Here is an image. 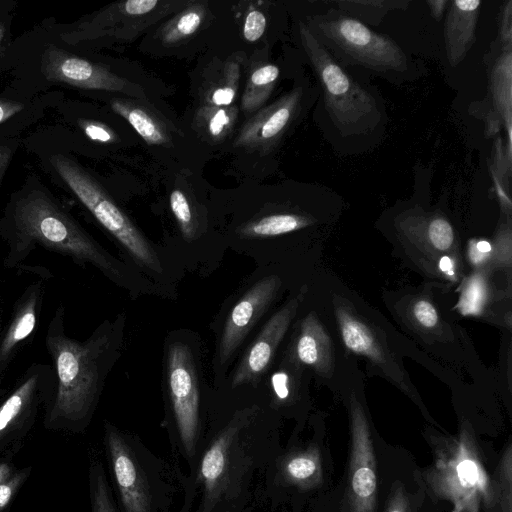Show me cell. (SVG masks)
I'll list each match as a JSON object with an SVG mask.
<instances>
[{"instance_id":"cell-1","label":"cell","mask_w":512,"mask_h":512,"mask_svg":"<svg viewBox=\"0 0 512 512\" xmlns=\"http://www.w3.org/2000/svg\"><path fill=\"white\" fill-rule=\"evenodd\" d=\"M66 309L60 304L44 337L52 360L55 391L44 413L48 429L77 432L93 414L116 348L114 325L101 324L86 340L71 338L65 328Z\"/></svg>"},{"instance_id":"cell-2","label":"cell","mask_w":512,"mask_h":512,"mask_svg":"<svg viewBox=\"0 0 512 512\" xmlns=\"http://www.w3.org/2000/svg\"><path fill=\"white\" fill-rule=\"evenodd\" d=\"M0 237L6 245L5 268L20 267L40 246L78 265L90 264L117 284H127L126 267L42 190L22 194L9 206L0 223Z\"/></svg>"},{"instance_id":"cell-3","label":"cell","mask_w":512,"mask_h":512,"mask_svg":"<svg viewBox=\"0 0 512 512\" xmlns=\"http://www.w3.org/2000/svg\"><path fill=\"white\" fill-rule=\"evenodd\" d=\"M299 34L334 127L345 137L373 133L384 120L383 107L376 95L352 78L306 24H300Z\"/></svg>"},{"instance_id":"cell-4","label":"cell","mask_w":512,"mask_h":512,"mask_svg":"<svg viewBox=\"0 0 512 512\" xmlns=\"http://www.w3.org/2000/svg\"><path fill=\"white\" fill-rule=\"evenodd\" d=\"M306 25L342 66L357 65L383 75L409 70L408 56L394 40L338 8L313 16Z\"/></svg>"},{"instance_id":"cell-5","label":"cell","mask_w":512,"mask_h":512,"mask_svg":"<svg viewBox=\"0 0 512 512\" xmlns=\"http://www.w3.org/2000/svg\"><path fill=\"white\" fill-rule=\"evenodd\" d=\"M51 163L79 201L129 252L134 261L161 274L160 259L151 244L99 183L78 163L64 155H54Z\"/></svg>"},{"instance_id":"cell-6","label":"cell","mask_w":512,"mask_h":512,"mask_svg":"<svg viewBox=\"0 0 512 512\" xmlns=\"http://www.w3.org/2000/svg\"><path fill=\"white\" fill-rule=\"evenodd\" d=\"M426 479L432 494L450 500L453 510L474 493L480 494L487 508L497 505L494 481L489 479L475 441L467 431L437 448L436 460Z\"/></svg>"},{"instance_id":"cell-7","label":"cell","mask_w":512,"mask_h":512,"mask_svg":"<svg viewBox=\"0 0 512 512\" xmlns=\"http://www.w3.org/2000/svg\"><path fill=\"white\" fill-rule=\"evenodd\" d=\"M54 391V370L46 363L31 364L11 387L0 388V456L16 448L40 410L46 411Z\"/></svg>"},{"instance_id":"cell-8","label":"cell","mask_w":512,"mask_h":512,"mask_svg":"<svg viewBox=\"0 0 512 512\" xmlns=\"http://www.w3.org/2000/svg\"><path fill=\"white\" fill-rule=\"evenodd\" d=\"M186 4L184 1L159 0L113 3L61 37L71 44L102 37L131 40L162 17Z\"/></svg>"},{"instance_id":"cell-9","label":"cell","mask_w":512,"mask_h":512,"mask_svg":"<svg viewBox=\"0 0 512 512\" xmlns=\"http://www.w3.org/2000/svg\"><path fill=\"white\" fill-rule=\"evenodd\" d=\"M167 383L182 444L192 454L199 426V389L192 352L183 343L168 349Z\"/></svg>"},{"instance_id":"cell-10","label":"cell","mask_w":512,"mask_h":512,"mask_svg":"<svg viewBox=\"0 0 512 512\" xmlns=\"http://www.w3.org/2000/svg\"><path fill=\"white\" fill-rule=\"evenodd\" d=\"M348 502L350 512H375L377 473L369 424L362 406L351 400Z\"/></svg>"},{"instance_id":"cell-11","label":"cell","mask_w":512,"mask_h":512,"mask_svg":"<svg viewBox=\"0 0 512 512\" xmlns=\"http://www.w3.org/2000/svg\"><path fill=\"white\" fill-rule=\"evenodd\" d=\"M42 72L53 82L66 83L82 89L104 90L143 98L137 84L118 76L106 67L49 45L43 53Z\"/></svg>"},{"instance_id":"cell-12","label":"cell","mask_w":512,"mask_h":512,"mask_svg":"<svg viewBox=\"0 0 512 512\" xmlns=\"http://www.w3.org/2000/svg\"><path fill=\"white\" fill-rule=\"evenodd\" d=\"M105 443L124 511L151 512L150 483L132 448L109 424H106Z\"/></svg>"},{"instance_id":"cell-13","label":"cell","mask_w":512,"mask_h":512,"mask_svg":"<svg viewBox=\"0 0 512 512\" xmlns=\"http://www.w3.org/2000/svg\"><path fill=\"white\" fill-rule=\"evenodd\" d=\"M281 282L275 275L257 281L234 305L225 322L218 357L225 364L274 300Z\"/></svg>"},{"instance_id":"cell-14","label":"cell","mask_w":512,"mask_h":512,"mask_svg":"<svg viewBox=\"0 0 512 512\" xmlns=\"http://www.w3.org/2000/svg\"><path fill=\"white\" fill-rule=\"evenodd\" d=\"M304 88L296 87L273 104L255 113L240 129L234 145L247 149H264L278 142L299 115Z\"/></svg>"},{"instance_id":"cell-15","label":"cell","mask_w":512,"mask_h":512,"mask_svg":"<svg viewBox=\"0 0 512 512\" xmlns=\"http://www.w3.org/2000/svg\"><path fill=\"white\" fill-rule=\"evenodd\" d=\"M43 280L25 287L0 331V388L19 349L34 333L44 301Z\"/></svg>"},{"instance_id":"cell-16","label":"cell","mask_w":512,"mask_h":512,"mask_svg":"<svg viewBox=\"0 0 512 512\" xmlns=\"http://www.w3.org/2000/svg\"><path fill=\"white\" fill-rule=\"evenodd\" d=\"M297 307L298 298L292 299L266 322L235 370L232 378L233 387L252 383L265 373Z\"/></svg>"},{"instance_id":"cell-17","label":"cell","mask_w":512,"mask_h":512,"mask_svg":"<svg viewBox=\"0 0 512 512\" xmlns=\"http://www.w3.org/2000/svg\"><path fill=\"white\" fill-rule=\"evenodd\" d=\"M488 131L499 132L503 127L507 133L506 149L511 158L512 120V52L502 49L489 69Z\"/></svg>"},{"instance_id":"cell-18","label":"cell","mask_w":512,"mask_h":512,"mask_svg":"<svg viewBox=\"0 0 512 512\" xmlns=\"http://www.w3.org/2000/svg\"><path fill=\"white\" fill-rule=\"evenodd\" d=\"M479 0H453L448 4L444 21V45L451 66L459 65L475 42L480 13Z\"/></svg>"},{"instance_id":"cell-19","label":"cell","mask_w":512,"mask_h":512,"mask_svg":"<svg viewBox=\"0 0 512 512\" xmlns=\"http://www.w3.org/2000/svg\"><path fill=\"white\" fill-rule=\"evenodd\" d=\"M330 337L314 314H309L301 324L296 343V355L300 362L319 372H328L332 366Z\"/></svg>"},{"instance_id":"cell-20","label":"cell","mask_w":512,"mask_h":512,"mask_svg":"<svg viewBox=\"0 0 512 512\" xmlns=\"http://www.w3.org/2000/svg\"><path fill=\"white\" fill-rule=\"evenodd\" d=\"M110 105L150 145H166L171 141L164 122L146 106L127 99H113Z\"/></svg>"},{"instance_id":"cell-21","label":"cell","mask_w":512,"mask_h":512,"mask_svg":"<svg viewBox=\"0 0 512 512\" xmlns=\"http://www.w3.org/2000/svg\"><path fill=\"white\" fill-rule=\"evenodd\" d=\"M337 320L345 346L373 362H385V354L375 334L356 315L344 307L337 309Z\"/></svg>"},{"instance_id":"cell-22","label":"cell","mask_w":512,"mask_h":512,"mask_svg":"<svg viewBox=\"0 0 512 512\" xmlns=\"http://www.w3.org/2000/svg\"><path fill=\"white\" fill-rule=\"evenodd\" d=\"M240 80V65L229 61L222 65L211 80L204 85L202 105L214 107L231 106L235 100Z\"/></svg>"},{"instance_id":"cell-23","label":"cell","mask_w":512,"mask_h":512,"mask_svg":"<svg viewBox=\"0 0 512 512\" xmlns=\"http://www.w3.org/2000/svg\"><path fill=\"white\" fill-rule=\"evenodd\" d=\"M206 17L203 3L189 2L176 16L159 30V38L166 46L176 45L195 34Z\"/></svg>"},{"instance_id":"cell-24","label":"cell","mask_w":512,"mask_h":512,"mask_svg":"<svg viewBox=\"0 0 512 512\" xmlns=\"http://www.w3.org/2000/svg\"><path fill=\"white\" fill-rule=\"evenodd\" d=\"M238 115L237 107H214L201 105L195 116V125L200 134L212 142L224 140L232 131Z\"/></svg>"},{"instance_id":"cell-25","label":"cell","mask_w":512,"mask_h":512,"mask_svg":"<svg viewBox=\"0 0 512 512\" xmlns=\"http://www.w3.org/2000/svg\"><path fill=\"white\" fill-rule=\"evenodd\" d=\"M279 73V68L273 64L258 66L250 73L241 101L243 112L251 114L263 106L274 89Z\"/></svg>"},{"instance_id":"cell-26","label":"cell","mask_w":512,"mask_h":512,"mask_svg":"<svg viewBox=\"0 0 512 512\" xmlns=\"http://www.w3.org/2000/svg\"><path fill=\"white\" fill-rule=\"evenodd\" d=\"M313 223V219L295 213L268 215L248 223L241 229L244 237H271L303 229Z\"/></svg>"},{"instance_id":"cell-27","label":"cell","mask_w":512,"mask_h":512,"mask_svg":"<svg viewBox=\"0 0 512 512\" xmlns=\"http://www.w3.org/2000/svg\"><path fill=\"white\" fill-rule=\"evenodd\" d=\"M338 9L363 24L379 25L382 19L393 10L405 9V0H341L336 1Z\"/></svg>"},{"instance_id":"cell-28","label":"cell","mask_w":512,"mask_h":512,"mask_svg":"<svg viewBox=\"0 0 512 512\" xmlns=\"http://www.w3.org/2000/svg\"><path fill=\"white\" fill-rule=\"evenodd\" d=\"M284 472L288 480L302 487L318 484L322 478L321 458L317 448H309L290 457Z\"/></svg>"},{"instance_id":"cell-29","label":"cell","mask_w":512,"mask_h":512,"mask_svg":"<svg viewBox=\"0 0 512 512\" xmlns=\"http://www.w3.org/2000/svg\"><path fill=\"white\" fill-rule=\"evenodd\" d=\"M488 299V284L482 273L472 275L463 286L456 308L465 316H478Z\"/></svg>"},{"instance_id":"cell-30","label":"cell","mask_w":512,"mask_h":512,"mask_svg":"<svg viewBox=\"0 0 512 512\" xmlns=\"http://www.w3.org/2000/svg\"><path fill=\"white\" fill-rule=\"evenodd\" d=\"M228 443L229 436L224 435L216 440L204 455L201 472L207 488L214 487L225 471Z\"/></svg>"},{"instance_id":"cell-31","label":"cell","mask_w":512,"mask_h":512,"mask_svg":"<svg viewBox=\"0 0 512 512\" xmlns=\"http://www.w3.org/2000/svg\"><path fill=\"white\" fill-rule=\"evenodd\" d=\"M90 498L93 512H117L101 463L91 462L89 470Z\"/></svg>"},{"instance_id":"cell-32","label":"cell","mask_w":512,"mask_h":512,"mask_svg":"<svg viewBox=\"0 0 512 512\" xmlns=\"http://www.w3.org/2000/svg\"><path fill=\"white\" fill-rule=\"evenodd\" d=\"M494 481L497 505L501 512L512 511V448L508 444L497 467Z\"/></svg>"},{"instance_id":"cell-33","label":"cell","mask_w":512,"mask_h":512,"mask_svg":"<svg viewBox=\"0 0 512 512\" xmlns=\"http://www.w3.org/2000/svg\"><path fill=\"white\" fill-rule=\"evenodd\" d=\"M170 207L184 238L193 239L196 231L193 213L188 198L180 189L171 192Z\"/></svg>"},{"instance_id":"cell-34","label":"cell","mask_w":512,"mask_h":512,"mask_svg":"<svg viewBox=\"0 0 512 512\" xmlns=\"http://www.w3.org/2000/svg\"><path fill=\"white\" fill-rule=\"evenodd\" d=\"M427 236L434 248L445 251L451 248L454 242V231L444 217H433L427 226Z\"/></svg>"},{"instance_id":"cell-35","label":"cell","mask_w":512,"mask_h":512,"mask_svg":"<svg viewBox=\"0 0 512 512\" xmlns=\"http://www.w3.org/2000/svg\"><path fill=\"white\" fill-rule=\"evenodd\" d=\"M30 473V467L17 468L14 473L0 485V512H7L10 504Z\"/></svg>"},{"instance_id":"cell-36","label":"cell","mask_w":512,"mask_h":512,"mask_svg":"<svg viewBox=\"0 0 512 512\" xmlns=\"http://www.w3.org/2000/svg\"><path fill=\"white\" fill-rule=\"evenodd\" d=\"M265 15L256 9H251L244 20L243 36L249 42H255L260 39L266 29Z\"/></svg>"},{"instance_id":"cell-37","label":"cell","mask_w":512,"mask_h":512,"mask_svg":"<svg viewBox=\"0 0 512 512\" xmlns=\"http://www.w3.org/2000/svg\"><path fill=\"white\" fill-rule=\"evenodd\" d=\"M80 126L86 136L98 143H111L116 139L113 131L101 122L94 120H81Z\"/></svg>"},{"instance_id":"cell-38","label":"cell","mask_w":512,"mask_h":512,"mask_svg":"<svg viewBox=\"0 0 512 512\" xmlns=\"http://www.w3.org/2000/svg\"><path fill=\"white\" fill-rule=\"evenodd\" d=\"M413 314L418 323L425 328H433L438 323V313L427 300L421 299L414 304Z\"/></svg>"},{"instance_id":"cell-39","label":"cell","mask_w":512,"mask_h":512,"mask_svg":"<svg viewBox=\"0 0 512 512\" xmlns=\"http://www.w3.org/2000/svg\"><path fill=\"white\" fill-rule=\"evenodd\" d=\"M512 2L507 1L501 11L499 25L500 48L510 49L512 47Z\"/></svg>"},{"instance_id":"cell-40","label":"cell","mask_w":512,"mask_h":512,"mask_svg":"<svg viewBox=\"0 0 512 512\" xmlns=\"http://www.w3.org/2000/svg\"><path fill=\"white\" fill-rule=\"evenodd\" d=\"M385 512H410V502L401 484L393 489Z\"/></svg>"},{"instance_id":"cell-41","label":"cell","mask_w":512,"mask_h":512,"mask_svg":"<svg viewBox=\"0 0 512 512\" xmlns=\"http://www.w3.org/2000/svg\"><path fill=\"white\" fill-rule=\"evenodd\" d=\"M492 251L490 242L486 240L473 241L469 246V257L474 264L485 261Z\"/></svg>"},{"instance_id":"cell-42","label":"cell","mask_w":512,"mask_h":512,"mask_svg":"<svg viewBox=\"0 0 512 512\" xmlns=\"http://www.w3.org/2000/svg\"><path fill=\"white\" fill-rule=\"evenodd\" d=\"M271 384L275 395L279 400H285L289 396V377L283 372L279 371L273 374Z\"/></svg>"},{"instance_id":"cell-43","label":"cell","mask_w":512,"mask_h":512,"mask_svg":"<svg viewBox=\"0 0 512 512\" xmlns=\"http://www.w3.org/2000/svg\"><path fill=\"white\" fill-rule=\"evenodd\" d=\"M23 109V104L16 101L0 99V123L8 120Z\"/></svg>"},{"instance_id":"cell-44","label":"cell","mask_w":512,"mask_h":512,"mask_svg":"<svg viewBox=\"0 0 512 512\" xmlns=\"http://www.w3.org/2000/svg\"><path fill=\"white\" fill-rule=\"evenodd\" d=\"M482 499L479 493H474L468 497L462 505L452 512H479L480 503Z\"/></svg>"},{"instance_id":"cell-45","label":"cell","mask_w":512,"mask_h":512,"mask_svg":"<svg viewBox=\"0 0 512 512\" xmlns=\"http://www.w3.org/2000/svg\"><path fill=\"white\" fill-rule=\"evenodd\" d=\"M17 468L11 461L8 454L0 456V485L11 476Z\"/></svg>"},{"instance_id":"cell-46","label":"cell","mask_w":512,"mask_h":512,"mask_svg":"<svg viewBox=\"0 0 512 512\" xmlns=\"http://www.w3.org/2000/svg\"><path fill=\"white\" fill-rule=\"evenodd\" d=\"M427 4L430 8L433 18H435L437 21H440L446 7L449 4V1H447V0H429V1H427Z\"/></svg>"},{"instance_id":"cell-47","label":"cell","mask_w":512,"mask_h":512,"mask_svg":"<svg viewBox=\"0 0 512 512\" xmlns=\"http://www.w3.org/2000/svg\"><path fill=\"white\" fill-rule=\"evenodd\" d=\"M439 269L448 277L454 278L455 270H454V262L448 256H443L439 260Z\"/></svg>"},{"instance_id":"cell-48","label":"cell","mask_w":512,"mask_h":512,"mask_svg":"<svg viewBox=\"0 0 512 512\" xmlns=\"http://www.w3.org/2000/svg\"><path fill=\"white\" fill-rule=\"evenodd\" d=\"M11 154L12 152L7 146L0 145V181L10 161Z\"/></svg>"},{"instance_id":"cell-49","label":"cell","mask_w":512,"mask_h":512,"mask_svg":"<svg viewBox=\"0 0 512 512\" xmlns=\"http://www.w3.org/2000/svg\"><path fill=\"white\" fill-rule=\"evenodd\" d=\"M3 36H4V27H3L2 23L0 22V44L3 39Z\"/></svg>"}]
</instances>
